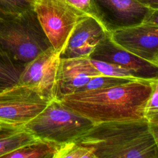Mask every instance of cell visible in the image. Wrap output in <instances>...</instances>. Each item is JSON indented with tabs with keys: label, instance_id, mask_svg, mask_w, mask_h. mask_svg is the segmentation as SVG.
Returning <instances> with one entry per match:
<instances>
[{
	"label": "cell",
	"instance_id": "18",
	"mask_svg": "<svg viewBox=\"0 0 158 158\" xmlns=\"http://www.w3.org/2000/svg\"><path fill=\"white\" fill-rule=\"evenodd\" d=\"M135 78H120L106 75H99L92 78L86 84L81 87L77 92L106 88L130 81ZM77 93V92H76Z\"/></svg>",
	"mask_w": 158,
	"mask_h": 158
},
{
	"label": "cell",
	"instance_id": "20",
	"mask_svg": "<svg viewBox=\"0 0 158 158\" xmlns=\"http://www.w3.org/2000/svg\"><path fill=\"white\" fill-rule=\"evenodd\" d=\"M35 0H0V14H16L33 9Z\"/></svg>",
	"mask_w": 158,
	"mask_h": 158
},
{
	"label": "cell",
	"instance_id": "21",
	"mask_svg": "<svg viewBox=\"0 0 158 158\" xmlns=\"http://www.w3.org/2000/svg\"><path fill=\"white\" fill-rule=\"evenodd\" d=\"M68 4L80 12L95 17L96 19V12L94 7V0H64Z\"/></svg>",
	"mask_w": 158,
	"mask_h": 158
},
{
	"label": "cell",
	"instance_id": "7",
	"mask_svg": "<svg viewBox=\"0 0 158 158\" xmlns=\"http://www.w3.org/2000/svg\"><path fill=\"white\" fill-rule=\"evenodd\" d=\"M96 19L110 32L146 21L158 22V9L138 0H94Z\"/></svg>",
	"mask_w": 158,
	"mask_h": 158
},
{
	"label": "cell",
	"instance_id": "19",
	"mask_svg": "<svg viewBox=\"0 0 158 158\" xmlns=\"http://www.w3.org/2000/svg\"><path fill=\"white\" fill-rule=\"evenodd\" d=\"M90 60L96 69L103 75L120 78H138L132 72L117 65L91 59Z\"/></svg>",
	"mask_w": 158,
	"mask_h": 158
},
{
	"label": "cell",
	"instance_id": "5",
	"mask_svg": "<svg viewBox=\"0 0 158 158\" xmlns=\"http://www.w3.org/2000/svg\"><path fill=\"white\" fill-rule=\"evenodd\" d=\"M33 9L51 46L59 54L77 23L87 15L64 0H35Z\"/></svg>",
	"mask_w": 158,
	"mask_h": 158
},
{
	"label": "cell",
	"instance_id": "2",
	"mask_svg": "<svg viewBox=\"0 0 158 158\" xmlns=\"http://www.w3.org/2000/svg\"><path fill=\"white\" fill-rule=\"evenodd\" d=\"M75 142L96 158H158V140L146 118L95 123Z\"/></svg>",
	"mask_w": 158,
	"mask_h": 158
},
{
	"label": "cell",
	"instance_id": "12",
	"mask_svg": "<svg viewBox=\"0 0 158 158\" xmlns=\"http://www.w3.org/2000/svg\"><path fill=\"white\" fill-rule=\"evenodd\" d=\"M109 33L95 17L85 15L75 25L60 59L89 57L96 46Z\"/></svg>",
	"mask_w": 158,
	"mask_h": 158
},
{
	"label": "cell",
	"instance_id": "10",
	"mask_svg": "<svg viewBox=\"0 0 158 158\" xmlns=\"http://www.w3.org/2000/svg\"><path fill=\"white\" fill-rule=\"evenodd\" d=\"M89 57L128 69L138 78L149 80L158 79V65L122 49L112 41L109 33L96 46Z\"/></svg>",
	"mask_w": 158,
	"mask_h": 158
},
{
	"label": "cell",
	"instance_id": "11",
	"mask_svg": "<svg viewBox=\"0 0 158 158\" xmlns=\"http://www.w3.org/2000/svg\"><path fill=\"white\" fill-rule=\"evenodd\" d=\"M99 75H103L92 64L89 57L60 59L54 99L59 101L65 95L77 92L92 78Z\"/></svg>",
	"mask_w": 158,
	"mask_h": 158
},
{
	"label": "cell",
	"instance_id": "4",
	"mask_svg": "<svg viewBox=\"0 0 158 158\" xmlns=\"http://www.w3.org/2000/svg\"><path fill=\"white\" fill-rule=\"evenodd\" d=\"M94 124L54 99L24 127L40 139L60 145L75 141Z\"/></svg>",
	"mask_w": 158,
	"mask_h": 158
},
{
	"label": "cell",
	"instance_id": "17",
	"mask_svg": "<svg viewBox=\"0 0 158 158\" xmlns=\"http://www.w3.org/2000/svg\"><path fill=\"white\" fill-rule=\"evenodd\" d=\"M144 118L148 122L154 136L158 138V83H157L147 102Z\"/></svg>",
	"mask_w": 158,
	"mask_h": 158
},
{
	"label": "cell",
	"instance_id": "13",
	"mask_svg": "<svg viewBox=\"0 0 158 158\" xmlns=\"http://www.w3.org/2000/svg\"><path fill=\"white\" fill-rule=\"evenodd\" d=\"M38 139L24 126L9 125L0 130V157Z\"/></svg>",
	"mask_w": 158,
	"mask_h": 158
},
{
	"label": "cell",
	"instance_id": "8",
	"mask_svg": "<svg viewBox=\"0 0 158 158\" xmlns=\"http://www.w3.org/2000/svg\"><path fill=\"white\" fill-rule=\"evenodd\" d=\"M109 36L122 49L158 65V22L146 21L117 29L109 32Z\"/></svg>",
	"mask_w": 158,
	"mask_h": 158
},
{
	"label": "cell",
	"instance_id": "16",
	"mask_svg": "<svg viewBox=\"0 0 158 158\" xmlns=\"http://www.w3.org/2000/svg\"><path fill=\"white\" fill-rule=\"evenodd\" d=\"M96 158L94 149L75 141L58 145L54 158Z\"/></svg>",
	"mask_w": 158,
	"mask_h": 158
},
{
	"label": "cell",
	"instance_id": "22",
	"mask_svg": "<svg viewBox=\"0 0 158 158\" xmlns=\"http://www.w3.org/2000/svg\"><path fill=\"white\" fill-rule=\"evenodd\" d=\"M138 1L153 9H158V0H138Z\"/></svg>",
	"mask_w": 158,
	"mask_h": 158
},
{
	"label": "cell",
	"instance_id": "3",
	"mask_svg": "<svg viewBox=\"0 0 158 158\" xmlns=\"http://www.w3.org/2000/svg\"><path fill=\"white\" fill-rule=\"evenodd\" d=\"M0 46L23 67L51 47L34 9L0 14Z\"/></svg>",
	"mask_w": 158,
	"mask_h": 158
},
{
	"label": "cell",
	"instance_id": "1",
	"mask_svg": "<svg viewBox=\"0 0 158 158\" xmlns=\"http://www.w3.org/2000/svg\"><path fill=\"white\" fill-rule=\"evenodd\" d=\"M158 79L135 78L99 89L77 92L59 100L95 123L144 118L145 107Z\"/></svg>",
	"mask_w": 158,
	"mask_h": 158
},
{
	"label": "cell",
	"instance_id": "6",
	"mask_svg": "<svg viewBox=\"0 0 158 158\" xmlns=\"http://www.w3.org/2000/svg\"><path fill=\"white\" fill-rule=\"evenodd\" d=\"M50 101L35 88L17 85L0 92V123L24 126Z\"/></svg>",
	"mask_w": 158,
	"mask_h": 158
},
{
	"label": "cell",
	"instance_id": "9",
	"mask_svg": "<svg viewBox=\"0 0 158 158\" xmlns=\"http://www.w3.org/2000/svg\"><path fill=\"white\" fill-rule=\"evenodd\" d=\"M59 59V54L50 47L24 66L18 85L33 88L48 100L54 99Z\"/></svg>",
	"mask_w": 158,
	"mask_h": 158
},
{
	"label": "cell",
	"instance_id": "23",
	"mask_svg": "<svg viewBox=\"0 0 158 158\" xmlns=\"http://www.w3.org/2000/svg\"><path fill=\"white\" fill-rule=\"evenodd\" d=\"M9 125H4V124H1V123H0V130H1V128H2L3 127H6V126H9Z\"/></svg>",
	"mask_w": 158,
	"mask_h": 158
},
{
	"label": "cell",
	"instance_id": "15",
	"mask_svg": "<svg viewBox=\"0 0 158 158\" xmlns=\"http://www.w3.org/2000/svg\"><path fill=\"white\" fill-rule=\"evenodd\" d=\"M23 67L0 46V92L18 85Z\"/></svg>",
	"mask_w": 158,
	"mask_h": 158
},
{
	"label": "cell",
	"instance_id": "14",
	"mask_svg": "<svg viewBox=\"0 0 158 158\" xmlns=\"http://www.w3.org/2000/svg\"><path fill=\"white\" fill-rule=\"evenodd\" d=\"M58 145L41 139L18 149L4 158H54Z\"/></svg>",
	"mask_w": 158,
	"mask_h": 158
}]
</instances>
